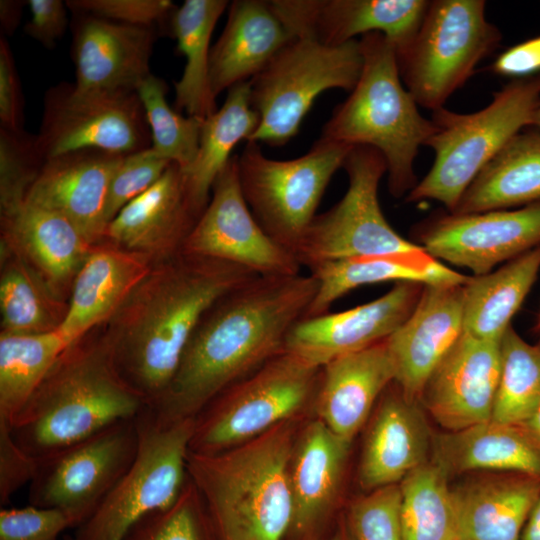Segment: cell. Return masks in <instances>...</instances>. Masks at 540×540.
Wrapping results in <instances>:
<instances>
[{"instance_id": "cell-1", "label": "cell", "mask_w": 540, "mask_h": 540, "mask_svg": "<svg viewBox=\"0 0 540 540\" xmlns=\"http://www.w3.org/2000/svg\"><path fill=\"white\" fill-rule=\"evenodd\" d=\"M317 287L311 274L256 276L224 295L197 325L164 394L148 407L164 421L195 417L284 351Z\"/></svg>"}, {"instance_id": "cell-2", "label": "cell", "mask_w": 540, "mask_h": 540, "mask_svg": "<svg viewBox=\"0 0 540 540\" xmlns=\"http://www.w3.org/2000/svg\"><path fill=\"white\" fill-rule=\"evenodd\" d=\"M256 276L233 263L183 252L153 263L102 334L119 373L148 406L168 388L205 313Z\"/></svg>"}, {"instance_id": "cell-3", "label": "cell", "mask_w": 540, "mask_h": 540, "mask_svg": "<svg viewBox=\"0 0 540 540\" xmlns=\"http://www.w3.org/2000/svg\"><path fill=\"white\" fill-rule=\"evenodd\" d=\"M147 406L119 373L103 335L89 333L64 350L8 424L15 443L40 461Z\"/></svg>"}, {"instance_id": "cell-4", "label": "cell", "mask_w": 540, "mask_h": 540, "mask_svg": "<svg viewBox=\"0 0 540 540\" xmlns=\"http://www.w3.org/2000/svg\"><path fill=\"white\" fill-rule=\"evenodd\" d=\"M293 431L282 422L214 454L189 452L187 471L221 540H286L293 518Z\"/></svg>"}, {"instance_id": "cell-5", "label": "cell", "mask_w": 540, "mask_h": 540, "mask_svg": "<svg viewBox=\"0 0 540 540\" xmlns=\"http://www.w3.org/2000/svg\"><path fill=\"white\" fill-rule=\"evenodd\" d=\"M359 43L363 66L358 82L335 107L321 137L377 149L386 162L389 192L400 198L418 182L414 161L435 125L421 115L403 85L393 43L378 32L361 36Z\"/></svg>"}, {"instance_id": "cell-6", "label": "cell", "mask_w": 540, "mask_h": 540, "mask_svg": "<svg viewBox=\"0 0 540 540\" xmlns=\"http://www.w3.org/2000/svg\"><path fill=\"white\" fill-rule=\"evenodd\" d=\"M540 102V74L513 79L469 114L444 107L433 111L434 133L425 146L435 159L406 202L435 200L451 212L483 167L521 130L531 127Z\"/></svg>"}, {"instance_id": "cell-7", "label": "cell", "mask_w": 540, "mask_h": 540, "mask_svg": "<svg viewBox=\"0 0 540 540\" xmlns=\"http://www.w3.org/2000/svg\"><path fill=\"white\" fill-rule=\"evenodd\" d=\"M362 66L359 40L328 45L293 37L250 80V101L259 124L247 142L284 145L299 132L321 93L332 88L353 90Z\"/></svg>"}, {"instance_id": "cell-8", "label": "cell", "mask_w": 540, "mask_h": 540, "mask_svg": "<svg viewBox=\"0 0 540 540\" xmlns=\"http://www.w3.org/2000/svg\"><path fill=\"white\" fill-rule=\"evenodd\" d=\"M484 0H432L413 40L396 52L401 80L418 106L433 111L497 49L502 34Z\"/></svg>"}, {"instance_id": "cell-9", "label": "cell", "mask_w": 540, "mask_h": 540, "mask_svg": "<svg viewBox=\"0 0 540 540\" xmlns=\"http://www.w3.org/2000/svg\"><path fill=\"white\" fill-rule=\"evenodd\" d=\"M352 148L320 137L306 154L282 161L266 157L259 143L247 142L237 156L240 187L271 239L295 255L332 176Z\"/></svg>"}, {"instance_id": "cell-10", "label": "cell", "mask_w": 540, "mask_h": 540, "mask_svg": "<svg viewBox=\"0 0 540 540\" xmlns=\"http://www.w3.org/2000/svg\"><path fill=\"white\" fill-rule=\"evenodd\" d=\"M137 424L139 444L133 464L75 528L73 540H124L142 517L170 505L182 491L195 417L164 421L147 406Z\"/></svg>"}, {"instance_id": "cell-11", "label": "cell", "mask_w": 540, "mask_h": 540, "mask_svg": "<svg viewBox=\"0 0 540 540\" xmlns=\"http://www.w3.org/2000/svg\"><path fill=\"white\" fill-rule=\"evenodd\" d=\"M320 369L286 351L278 354L201 410L189 452L218 453L284 422L315 392Z\"/></svg>"}, {"instance_id": "cell-12", "label": "cell", "mask_w": 540, "mask_h": 540, "mask_svg": "<svg viewBox=\"0 0 540 540\" xmlns=\"http://www.w3.org/2000/svg\"><path fill=\"white\" fill-rule=\"evenodd\" d=\"M348 188L333 207L317 214L295 255L301 267L367 256L416 250L386 220L378 200L381 178L387 173L383 155L375 148L356 146L343 164Z\"/></svg>"}, {"instance_id": "cell-13", "label": "cell", "mask_w": 540, "mask_h": 540, "mask_svg": "<svg viewBox=\"0 0 540 540\" xmlns=\"http://www.w3.org/2000/svg\"><path fill=\"white\" fill-rule=\"evenodd\" d=\"M36 147L45 160L82 149L131 154L152 146L136 91H80L61 82L44 96Z\"/></svg>"}, {"instance_id": "cell-14", "label": "cell", "mask_w": 540, "mask_h": 540, "mask_svg": "<svg viewBox=\"0 0 540 540\" xmlns=\"http://www.w3.org/2000/svg\"><path fill=\"white\" fill-rule=\"evenodd\" d=\"M138 444L136 417L114 423L38 461L29 484V503L60 509L79 526L129 470Z\"/></svg>"}, {"instance_id": "cell-15", "label": "cell", "mask_w": 540, "mask_h": 540, "mask_svg": "<svg viewBox=\"0 0 540 540\" xmlns=\"http://www.w3.org/2000/svg\"><path fill=\"white\" fill-rule=\"evenodd\" d=\"M181 252L233 263L257 276L301 273L296 256L271 239L252 215L241 191L237 155L216 178Z\"/></svg>"}, {"instance_id": "cell-16", "label": "cell", "mask_w": 540, "mask_h": 540, "mask_svg": "<svg viewBox=\"0 0 540 540\" xmlns=\"http://www.w3.org/2000/svg\"><path fill=\"white\" fill-rule=\"evenodd\" d=\"M416 232L434 258L483 275L540 245V202L470 214L447 211L421 222Z\"/></svg>"}, {"instance_id": "cell-17", "label": "cell", "mask_w": 540, "mask_h": 540, "mask_svg": "<svg viewBox=\"0 0 540 540\" xmlns=\"http://www.w3.org/2000/svg\"><path fill=\"white\" fill-rule=\"evenodd\" d=\"M423 284L397 282L381 297L336 313L302 318L290 329L284 351L321 368L388 339L414 310Z\"/></svg>"}, {"instance_id": "cell-18", "label": "cell", "mask_w": 540, "mask_h": 540, "mask_svg": "<svg viewBox=\"0 0 540 540\" xmlns=\"http://www.w3.org/2000/svg\"><path fill=\"white\" fill-rule=\"evenodd\" d=\"M429 0H273L270 4L292 37L339 45L378 32L396 52L416 35Z\"/></svg>"}, {"instance_id": "cell-19", "label": "cell", "mask_w": 540, "mask_h": 540, "mask_svg": "<svg viewBox=\"0 0 540 540\" xmlns=\"http://www.w3.org/2000/svg\"><path fill=\"white\" fill-rule=\"evenodd\" d=\"M501 368L500 342L463 332L428 378L420 399L447 431L488 421Z\"/></svg>"}, {"instance_id": "cell-20", "label": "cell", "mask_w": 540, "mask_h": 540, "mask_svg": "<svg viewBox=\"0 0 540 540\" xmlns=\"http://www.w3.org/2000/svg\"><path fill=\"white\" fill-rule=\"evenodd\" d=\"M124 156L101 149H82L47 159L26 199L61 215L89 244H98L107 227L109 183Z\"/></svg>"}, {"instance_id": "cell-21", "label": "cell", "mask_w": 540, "mask_h": 540, "mask_svg": "<svg viewBox=\"0 0 540 540\" xmlns=\"http://www.w3.org/2000/svg\"><path fill=\"white\" fill-rule=\"evenodd\" d=\"M463 332V284L424 285L410 316L386 339L394 383L407 400L420 399L428 378Z\"/></svg>"}, {"instance_id": "cell-22", "label": "cell", "mask_w": 540, "mask_h": 540, "mask_svg": "<svg viewBox=\"0 0 540 540\" xmlns=\"http://www.w3.org/2000/svg\"><path fill=\"white\" fill-rule=\"evenodd\" d=\"M75 87L80 91H136L150 73L156 27L73 13Z\"/></svg>"}, {"instance_id": "cell-23", "label": "cell", "mask_w": 540, "mask_h": 540, "mask_svg": "<svg viewBox=\"0 0 540 540\" xmlns=\"http://www.w3.org/2000/svg\"><path fill=\"white\" fill-rule=\"evenodd\" d=\"M197 219L182 171L171 163L153 186L130 201L107 225L102 241L143 254L155 263L181 252Z\"/></svg>"}, {"instance_id": "cell-24", "label": "cell", "mask_w": 540, "mask_h": 540, "mask_svg": "<svg viewBox=\"0 0 540 540\" xmlns=\"http://www.w3.org/2000/svg\"><path fill=\"white\" fill-rule=\"evenodd\" d=\"M153 261L106 241L92 246L77 272L58 328L69 345L106 324L147 275Z\"/></svg>"}, {"instance_id": "cell-25", "label": "cell", "mask_w": 540, "mask_h": 540, "mask_svg": "<svg viewBox=\"0 0 540 540\" xmlns=\"http://www.w3.org/2000/svg\"><path fill=\"white\" fill-rule=\"evenodd\" d=\"M394 378L386 340L329 362L316 386L320 420L351 442Z\"/></svg>"}, {"instance_id": "cell-26", "label": "cell", "mask_w": 540, "mask_h": 540, "mask_svg": "<svg viewBox=\"0 0 540 540\" xmlns=\"http://www.w3.org/2000/svg\"><path fill=\"white\" fill-rule=\"evenodd\" d=\"M292 38L270 1H232L224 30L210 52L213 96L253 79Z\"/></svg>"}, {"instance_id": "cell-27", "label": "cell", "mask_w": 540, "mask_h": 540, "mask_svg": "<svg viewBox=\"0 0 540 540\" xmlns=\"http://www.w3.org/2000/svg\"><path fill=\"white\" fill-rule=\"evenodd\" d=\"M1 239L63 297L93 245L61 215L27 199L0 212Z\"/></svg>"}, {"instance_id": "cell-28", "label": "cell", "mask_w": 540, "mask_h": 540, "mask_svg": "<svg viewBox=\"0 0 540 540\" xmlns=\"http://www.w3.org/2000/svg\"><path fill=\"white\" fill-rule=\"evenodd\" d=\"M430 444L429 428L417 401L407 400L399 387L388 393L363 448L359 468L362 487L375 490L401 482L426 462Z\"/></svg>"}, {"instance_id": "cell-29", "label": "cell", "mask_w": 540, "mask_h": 540, "mask_svg": "<svg viewBox=\"0 0 540 540\" xmlns=\"http://www.w3.org/2000/svg\"><path fill=\"white\" fill-rule=\"evenodd\" d=\"M350 443L320 419L304 430L289 469L293 518L287 538L311 540L318 531L334 501Z\"/></svg>"}, {"instance_id": "cell-30", "label": "cell", "mask_w": 540, "mask_h": 540, "mask_svg": "<svg viewBox=\"0 0 540 540\" xmlns=\"http://www.w3.org/2000/svg\"><path fill=\"white\" fill-rule=\"evenodd\" d=\"M308 269L318 287L304 318L328 313L337 299L363 285L388 281L461 285L468 279L438 261L421 245L409 252L327 261Z\"/></svg>"}, {"instance_id": "cell-31", "label": "cell", "mask_w": 540, "mask_h": 540, "mask_svg": "<svg viewBox=\"0 0 540 540\" xmlns=\"http://www.w3.org/2000/svg\"><path fill=\"white\" fill-rule=\"evenodd\" d=\"M434 460L448 473L515 472L540 478V444L521 425L488 420L433 440Z\"/></svg>"}, {"instance_id": "cell-32", "label": "cell", "mask_w": 540, "mask_h": 540, "mask_svg": "<svg viewBox=\"0 0 540 540\" xmlns=\"http://www.w3.org/2000/svg\"><path fill=\"white\" fill-rule=\"evenodd\" d=\"M459 538L520 540L540 495V478L517 474L473 480L452 489Z\"/></svg>"}, {"instance_id": "cell-33", "label": "cell", "mask_w": 540, "mask_h": 540, "mask_svg": "<svg viewBox=\"0 0 540 540\" xmlns=\"http://www.w3.org/2000/svg\"><path fill=\"white\" fill-rule=\"evenodd\" d=\"M540 202V131L525 128L483 167L452 213L520 208Z\"/></svg>"}, {"instance_id": "cell-34", "label": "cell", "mask_w": 540, "mask_h": 540, "mask_svg": "<svg viewBox=\"0 0 540 540\" xmlns=\"http://www.w3.org/2000/svg\"><path fill=\"white\" fill-rule=\"evenodd\" d=\"M540 271V245L463 284V331L500 342Z\"/></svg>"}, {"instance_id": "cell-35", "label": "cell", "mask_w": 540, "mask_h": 540, "mask_svg": "<svg viewBox=\"0 0 540 540\" xmlns=\"http://www.w3.org/2000/svg\"><path fill=\"white\" fill-rule=\"evenodd\" d=\"M250 81L228 90L221 108L202 122L199 148L194 162L182 171L185 191L194 213H203L212 186L231 159L233 148L248 141L259 124V115L250 101Z\"/></svg>"}, {"instance_id": "cell-36", "label": "cell", "mask_w": 540, "mask_h": 540, "mask_svg": "<svg viewBox=\"0 0 540 540\" xmlns=\"http://www.w3.org/2000/svg\"><path fill=\"white\" fill-rule=\"evenodd\" d=\"M229 6L226 0H185L176 7L169 28L185 56L182 77L175 83V110L207 118L216 110L209 84L210 39L215 25Z\"/></svg>"}, {"instance_id": "cell-37", "label": "cell", "mask_w": 540, "mask_h": 540, "mask_svg": "<svg viewBox=\"0 0 540 540\" xmlns=\"http://www.w3.org/2000/svg\"><path fill=\"white\" fill-rule=\"evenodd\" d=\"M1 332L38 334L58 330L67 303L22 256L0 241Z\"/></svg>"}, {"instance_id": "cell-38", "label": "cell", "mask_w": 540, "mask_h": 540, "mask_svg": "<svg viewBox=\"0 0 540 540\" xmlns=\"http://www.w3.org/2000/svg\"><path fill=\"white\" fill-rule=\"evenodd\" d=\"M69 346L58 330L0 332V419L14 418Z\"/></svg>"}, {"instance_id": "cell-39", "label": "cell", "mask_w": 540, "mask_h": 540, "mask_svg": "<svg viewBox=\"0 0 540 540\" xmlns=\"http://www.w3.org/2000/svg\"><path fill=\"white\" fill-rule=\"evenodd\" d=\"M448 472L435 460L425 462L401 482L403 540H457L458 516Z\"/></svg>"}, {"instance_id": "cell-40", "label": "cell", "mask_w": 540, "mask_h": 540, "mask_svg": "<svg viewBox=\"0 0 540 540\" xmlns=\"http://www.w3.org/2000/svg\"><path fill=\"white\" fill-rule=\"evenodd\" d=\"M500 351L491 419L521 425L540 402V344L527 343L509 326L500 341Z\"/></svg>"}, {"instance_id": "cell-41", "label": "cell", "mask_w": 540, "mask_h": 540, "mask_svg": "<svg viewBox=\"0 0 540 540\" xmlns=\"http://www.w3.org/2000/svg\"><path fill=\"white\" fill-rule=\"evenodd\" d=\"M167 91L166 82L153 74H149L136 88L150 127L151 147L184 171L196 158L205 118L182 116L169 106Z\"/></svg>"}, {"instance_id": "cell-42", "label": "cell", "mask_w": 540, "mask_h": 540, "mask_svg": "<svg viewBox=\"0 0 540 540\" xmlns=\"http://www.w3.org/2000/svg\"><path fill=\"white\" fill-rule=\"evenodd\" d=\"M124 540H221L208 504L190 478L177 499L142 517Z\"/></svg>"}, {"instance_id": "cell-43", "label": "cell", "mask_w": 540, "mask_h": 540, "mask_svg": "<svg viewBox=\"0 0 540 540\" xmlns=\"http://www.w3.org/2000/svg\"><path fill=\"white\" fill-rule=\"evenodd\" d=\"M43 163L35 136L0 127V211L26 199Z\"/></svg>"}, {"instance_id": "cell-44", "label": "cell", "mask_w": 540, "mask_h": 540, "mask_svg": "<svg viewBox=\"0 0 540 540\" xmlns=\"http://www.w3.org/2000/svg\"><path fill=\"white\" fill-rule=\"evenodd\" d=\"M400 486L389 485L357 500L349 511L351 540H403Z\"/></svg>"}, {"instance_id": "cell-45", "label": "cell", "mask_w": 540, "mask_h": 540, "mask_svg": "<svg viewBox=\"0 0 540 540\" xmlns=\"http://www.w3.org/2000/svg\"><path fill=\"white\" fill-rule=\"evenodd\" d=\"M171 163L152 147L125 155L109 183L105 205L106 224L130 201L153 186Z\"/></svg>"}, {"instance_id": "cell-46", "label": "cell", "mask_w": 540, "mask_h": 540, "mask_svg": "<svg viewBox=\"0 0 540 540\" xmlns=\"http://www.w3.org/2000/svg\"><path fill=\"white\" fill-rule=\"evenodd\" d=\"M76 527V520L57 508L30 504L0 510V540H57L63 531Z\"/></svg>"}, {"instance_id": "cell-47", "label": "cell", "mask_w": 540, "mask_h": 540, "mask_svg": "<svg viewBox=\"0 0 540 540\" xmlns=\"http://www.w3.org/2000/svg\"><path fill=\"white\" fill-rule=\"evenodd\" d=\"M65 3L72 13L145 27L169 21L177 7L170 0H69Z\"/></svg>"}, {"instance_id": "cell-48", "label": "cell", "mask_w": 540, "mask_h": 540, "mask_svg": "<svg viewBox=\"0 0 540 540\" xmlns=\"http://www.w3.org/2000/svg\"><path fill=\"white\" fill-rule=\"evenodd\" d=\"M38 461L25 453L13 440L9 424L0 419V504L6 505L13 494L33 480Z\"/></svg>"}, {"instance_id": "cell-49", "label": "cell", "mask_w": 540, "mask_h": 540, "mask_svg": "<svg viewBox=\"0 0 540 540\" xmlns=\"http://www.w3.org/2000/svg\"><path fill=\"white\" fill-rule=\"evenodd\" d=\"M23 98L12 51L0 38V127L13 132L22 130Z\"/></svg>"}, {"instance_id": "cell-50", "label": "cell", "mask_w": 540, "mask_h": 540, "mask_svg": "<svg viewBox=\"0 0 540 540\" xmlns=\"http://www.w3.org/2000/svg\"><path fill=\"white\" fill-rule=\"evenodd\" d=\"M31 19L24 31L46 48H53L68 25L66 3L61 0H29Z\"/></svg>"}, {"instance_id": "cell-51", "label": "cell", "mask_w": 540, "mask_h": 540, "mask_svg": "<svg viewBox=\"0 0 540 540\" xmlns=\"http://www.w3.org/2000/svg\"><path fill=\"white\" fill-rule=\"evenodd\" d=\"M489 69L494 74L514 79L540 74V35L508 48Z\"/></svg>"}, {"instance_id": "cell-52", "label": "cell", "mask_w": 540, "mask_h": 540, "mask_svg": "<svg viewBox=\"0 0 540 540\" xmlns=\"http://www.w3.org/2000/svg\"><path fill=\"white\" fill-rule=\"evenodd\" d=\"M24 3L18 0L0 1L1 28L7 35H11L18 27Z\"/></svg>"}, {"instance_id": "cell-53", "label": "cell", "mask_w": 540, "mask_h": 540, "mask_svg": "<svg viewBox=\"0 0 540 540\" xmlns=\"http://www.w3.org/2000/svg\"><path fill=\"white\" fill-rule=\"evenodd\" d=\"M520 540H540V495L528 515Z\"/></svg>"}, {"instance_id": "cell-54", "label": "cell", "mask_w": 540, "mask_h": 540, "mask_svg": "<svg viewBox=\"0 0 540 540\" xmlns=\"http://www.w3.org/2000/svg\"><path fill=\"white\" fill-rule=\"evenodd\" d=\"M521 426L540 444V402Z\"/></svg>"}, {"instance_id": "cell-55", "label": "cell", "mask_w": 540, "mask_h": 540, "mask_svg": "<svg viewBox=\"0 0 540 540\" xmlns=\"http://www.w3.org/2000/svg\"><path fill=\"white\" fill-rule=\"evenodd\" d=\"M325 540H351L347 526L335 532L331 537Z\"/></svg>"}, {"instance_id": "cell-56", "label": "cell", "mask_w": 540, "mask_h": 540, "mask_svg": "<svg viewBox=\"0 0 540 540\" xmlns=\"http://www.w3.org/2000/svg\"><path fill=\"white\" fill-rule=\"evenodd\" d=\"M531 127H534L540 131V102L536 108Z\"/></svg>"}, {"instance_id": "cell-57", "label": "cell", "mask_w": 540, "mask_h": 540, "mask_svg": "<svg viewBox=\"0 0 540 540\" xmlns=\"http://www.w3.org/2000/svg\"><path fill=\"white\" fill-rule=\"evenodd\" d=\"M536 328H537L538 330H540V314H539V317H538V322H537Z\"/></svg>"}, {"instance_id": "cell-58", "label": "cell", "mask_w": 540, "mask_h": 540, "mask_svg": "<svg viewBox=\"0 0 540 540\" xmlns=\"http://www.w3.org/2000/svg\"><path fill=\"white\" fill-rule=\"evenodd\" d=\"M66 540H73V539H72V538H68V539H66Z\"/></svg>"}, {"instance_id": "cell-59", "label": "cell", "mask_w": 540, "mask_h": 540, "mask_svg": "<svg viewBox=\"0 0 540 540\" xmlns=\"http://www.w3.org/2000/svg\"><path fill=\"white\" fill-rule=\"evenodd\" d=\"M457 540H464V539H460V538H458Z\"/></svg>"}]
</instances>
